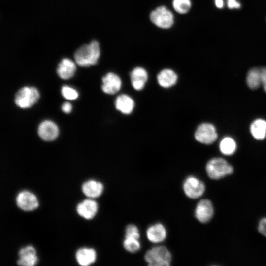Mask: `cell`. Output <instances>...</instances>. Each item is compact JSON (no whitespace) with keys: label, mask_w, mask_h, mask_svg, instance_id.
<instances>
[{"label":"cell","mask_w":266,"mask_h":266,"mask_svg":"<svg viewBox=\"0 0 266 266\" xmlns=\"http://www.w3.org/2000/svg\"><path fill=\"white\" fill-rule=\"evenodd\" d=\"M100 56V46L96 40L80 46L76 50L74 55L76 63L83 67L95 65Z\"/></svg>","instance_id":"1"},{"label":"cell","mask_w":266,"mask_h":266,"mask_svg":"<svg viewBox=\"0 0 266 266\" xmlns=\"http://www.w3.org/2000/svg\"><path fill=\"white\" fill-rule=\"evenodd\" d=\"M205 170L211 179L218 180L233 172V168L226 160L222 158H213L207 163Z\"/></svg>","instance_id":"2"},{"label":"cell","mask_w":266,"mask_h":266,"mask_svg":"<svg viewBox=\"0 0 266 266\" xmlns=\"http://www.w3.org/2000/svg\"><path fill=\"white\" fill-rule=\"evenodd\" d=\"M144 259L148 266H168L172 261V255L166 247L158 246L147 251Z\"/></svg>","instance_id":"3"},{"label":"cell","mask_w":266,"mask_h":266,"mask_svg":"<svg viewBox=\"0 0 266 266\" xmlns=\"http://www.w3.org/2000/svg\"><path fill=\"white\" fill-rule=\"evenodd\" d=\"M39 98V93L33 87H24L16 93L15 98L16 104L20 108H27L35 104Z\"/></svg>","instance_id":"4"},{"label":"cell","mask_w":266,"mask_h":266,"mask_svg":"<svg viewBox=\"0 0 266 266\" xmlns=\"http://www.w3.org/2000/svg\"><path fill=\"white\" fill-rule=\"evenodd\" d=\"M151 22L159 28L168 29L174 23L173 13L164 6L157 7L150 15Z\"/></svg>","instance_id":"5"},{"label":"cell","mask_w":266,"mask_h":266,"mask_svg":"<svg viewBox=\"0 0 266 266\" xmlns=\"http://www.w3.org/2000/svg\"><path fill=\"white\" fill-rule=\"evenodd\" d=\"M182 188L185 195L190 199L200 197L205 191L204 182L194 175H190L184 180Z\"/></svg>","instance_id":"6"},{"label":"cell","mask_w":266,"mask_h":266,"mask_svg":"<svg viewBox=\"0 0 266 266\" xmlns=\"http://www.w3.org/2000/svg\"><path fill=\"white\" fill-rule=\"evenodd\" d=\"M197 141L205 144H210L217 138L218 135L214 126L210 123H203L198 126L195 133Z\"/></svg>","instance_id":"7"},{"label":"cell","mask_w":266,"mask_h":266,"mask_svg":"<svg viewBox=\"0 0 266 266\" xmlns=\"http://www.w3.org/2000/svg\"><path fill=\"white\" fill-rule=\"evenodd\" d=\"M214 214V207L211 201L207 199L200 200L197 204L194 215L198 221L202 223L208 222Z\"/></svg>","instance_id":"8"},{"label":"cell","mask_w":266,"mask_h":266,"mask_svg":"<svg viewBox=\"0 0 266 266\" xmlns=\"http://www.w3.org/2000/svg\"><path fill=\"white\" fill-rule=\"evenodd\" d=\"M16 201L18 207L24 211H32L38 206V201L35 195L27 191L19 192L17 195Z\"/></svg>","instance_id":"9"},{"label":"cell","mask_w":266,"mask_h":266,"mask_svg":"<svg viewBox=\"0 0 266 266\" xmlns=\"http://www.w3.org/2000/svg\"><path fill=\"white\" fill-rule=\"evenodd\" d=\"M39 136L45 141H52L59 135V129L57 125L50 120L42 122L38 128Z\"/></svg>","instance_id":"10"},{"label":"cell","mask_w":266,"mask_h":266,"mask_svg":"<svg viewBox=\"0 0 266 266\" xmlns=\"http://www.w3.org/2000/svg\"><path fill=\"white\" fill-rule=\"evenodd\" d=\"M146 234L149 241L153 243H159L166 239L167 231L163 224L156 223L148 227Z\"/></svg>","instance_id":"11"},{"label":"cell","mask_w":266,"mask_h":266,"mask_svg":"<svg viewBox=\"0 0 266 266\" xmlns=\"http://www.w3.org/2000/svg\"><path fill=\"white\" fill-rule=\"evenodd\" d=\"M122 81L115 73L109 72L102 78V90L106 94L112 95L121 89Z\"/></svg>","instance_id":"12"},{"label":"cell","mask_w":266,"mask_h":266,"mask_svg":"<svg viewBox=\"0 0 266 266\" xmlns=\"http://www.w3.org/2000/svg\"><path fill=\"white\" fill-rule=\"evenodd\" d=\"M98 206L97 202L90 199H87L79 203L76 208L78 214L82 217L90 219L93 218L98 211Z\"/></svg>","instance_id":"13"},{"label":"cell","mask_w":266,"mask_h":266,"mask_svg":"<svg viewBox=\"0 0 266 266\" xmlns=\"http://www.w3.org/2000/svg\"><path fill=\"white\" fill-rule=\"evenodd\" d=\"M131 84L136 90L143 89L148 79V73L143 67H136L133 69L130 74Z\"/></svg>","instance_id":"14"},{"label":"cell","mask_w":266,"mask_h":266,"mask_svg":"<svg viewBox=\"0 0 266 266\" xmlns=\"http://www.w3.org/2000/svg\"><path fill=\"white\" fill-rule=\"evenodd\" d=\"M76 70V65L70 59H63L58 65L57 72L63 79H68L72 77Z\"/></svg>","instance_id":"15"},{"label":"cell","mask_w":266,"mask_h":266,"mask_svg":"<svg viewBox=\"0 0 266 266\" xmlns=\"http://www.w3.org/2000/svg\"><path fill=\"white\" fill-rule=\"evenodd\" d=\"M177 75L171 69L162 70L157 75L158 84L163 88H169L175 85L177 80Z\"/></svg>","instance_id":"16"},{"label":"cell","mask_w":266,"mask_h":266,"mask_svg":"<svg viewBox=\"0 0 266 266\" xmlns=\"http://www.w3.org/2000/svg\"><path fill=\"white\" fill-rule=\"evenodd\" d=\"M82 190L86 196L92 198H97L102 194L103 185L99 181L91 180L83 183Z\"/></svg>","instance_id":"17"},{"label":"cell","mask_w":266,"mask_h":266,"mask_svg":"<svg viewBox=\"0 0 266 266\" xmlns=\"http://www.w3.org/2000/svg\"><path fill=\"white\" fill-rule=\"evenodd\" d=\"M115 104L116 108L125 114L132 113L134 107L133 100L126 94L119 95L116 99Z\"/></svg>","instance_id":"18"},{"label":"cell","mask_w":266,"mask_h":266,"mask_svg":"<svg viewBox=\"0 0 266 266\" xmlns=\"http://www.w3.org/2000/svg\"><path fill=\"white\" fill-rule=\"evenodd\" d=\"M76 259L79 265L88 266L95 261L96 253L92 248H80L76 253Z\"/></svg>","instance_id":"19"},{"label":"cell","mask_w":266,"mask_h":266,"mask_svg":"<svg viewBox=\"0 0 266 266\" xmlns=\"http://www.w3.org/2000/svg\"><path fill=\"white\" fill-rule=\"evenodd\" d=\"M250 131L255 139H265L266 137V121L260 118L255 120L250 125Z\"/></svg>","instance_id":"20"},{"label":"cell","mask_w":266,"mask_h":266,"mask_svg":"<svg viewBox=\"0 0 266 266\" xmlns=\"http://www.w3.org/2000/svg\"><path fill=\"white\" fill-rule=\"evenodd\" d=\"M248 86L252 90L258 89L261 85V68L253 67L250 69L246 76Z\"/></svg>","instance_id":"21"},{"label":"cell","mask_w":266,"mask_h":266,"mask_svg":"<svg viewBox=\"0 0 266 266\" xmlns=\"http://www.w3.org/2000/svg\"><path fill=\"white\" fill-rule=\"evenodd\" d=\"M236 143L235 140L231 137H226L221 141L219 144V149L221 152L225 155H231L236 150Z\"/></svg>","instance_id":"22"},{"label":"cell","mask_w":266,"mask_h":266,"mask_svg":"<svg viewBox=\"0 0 266 266\" xmlns=\"http://www.w3.org/2000/svg\"><path fill=\"white\" fill-rule=\"evenodd\" d=\"M123 246L127 251L133 253L140 250L141 248V243L139 239L132 237H125L123 241Z\"/></svg>","instance_id":"23"},{"label":"cell","mask_w":266,"mask_h":266,"mask_svg":"<svg viewBox=\"0 0 266 266\" xmlns=\"http://www.w3.org/2000/svg\"><path fill=\"white\" fill-rule=\"evenodd\" d=\"M172 6L174 10L181 14L188 12L191 7L190 0H173Z\"/></svg>","instance_id":"24"},{"label":"cell","mask_w":266,"mask_h":266,"mask_svg":"<svg viewBox=\"0 0 266 266\" xmlns=\"http://www.w3.org/2000/svg\"><path fill=\"white\" fill-rule=\"evenodd\" d=\"M37 257L36 254H28L19 257L17 264L24 266H32L36 264Z\"/></svg>","instance_id":"25"},{"label":"cell","mask_w":266,"mask_h":266,"mask_svg":"<svg viewBox=\"0 0 266 266\" xmlns=\"http://www.w3.org/2000/svg\"><path fill=\"white\" fill-rule=\"evenodd\" d=\"M63 96L69 100H74L78 98V92L74 88L68 86H64L61 89Z\"/></svg>","instance_id":"26"},{"label":"cell","mask_w":266,"mask_h":266,"mask_svg":"<svg viewBox=\"0 0 266 266\" xmlns=\"http://www.w3.org/2000/svg\"><path fill=\"white\" fill-rule=\"evenodd\" d=\"M125 237L140 238V232L138 227L134 224L128 225L125 230Z\"/></svg>","instance_id":"27"},{"label":"cell","mask_w":266,"mask_h":266,"mask_svg":"<svg viewBox=\"0 0 266 266\" xmlns=\"http://www.w3.org/2000/svg\"><path fill=\"white\" fill-rule=\"evenodd\" d=\"M28 254H36L35 249L33 246H28L23 248L19 252V257Z\"/></svg>","instance_id":"28"},{"label":"cell","mask_w":266,"mask_h":266,"mask_svg":"<svg viewBox=\"0 0 266 266\" xmlns=\"http://www.w3.org/2000/svg\"><path fill=\"white\" fill-rule=\"evenodd\" d=\"M259 232L266 237V217L262 218L258 225Z\"/></svg>","instance_id":"29"},{"label":"cell","mask_w":266,"mask_h":266,"mask_svg":"<svg viewBox=\"0 0 266 266\" xmlns=\"http://www.w3.org/2000/svg\"><path fill=\"white\" fill-rule=\"evenodd\" d=\"M261 85L263 86L265 92L266 93V67L261 68Z\"/></svg>","instance_id":"30"},{"label":"cell","mask_w":266,"mask_h":266,"mask_svg":"<svg viewBox=\"0 0 266 266\" xmlns=\"http://www.w3.org/2000/svg\"><path fill=\"white\" fill-rule=\"evenodd\" d=\"M227 6L230 9L239 8L241 4L236 0H227Z\"/></svg>","instance_id":"31"},{"label":"cell","mask_w":266,"mask_h":266,"mask_svg":"<svg viewBox=\"0 0 266 266\" xmlns=\"http://www.w3.org/2000/svg\"><path fill=\"white\" fill-rule=\"evenodd\" d=\"M62 110L66 113H69L71 111L72 105L69 102H65L62 104Z\"/></svg>","instance_id":"32"},{"label":"cell","mask_w":266,"mask_h":266,"mask_svg":"<svg viewBox=\"0 0 266 266\" xmlns=\"http://www.w3.org/2000/svg\"><path fill=\"white\" fill-rule=\"evenodd\" d=\"M215 4L218 8H222L224 6L223 0H215Z\"/></svg>","instance_id":"33"}]
</instances>
